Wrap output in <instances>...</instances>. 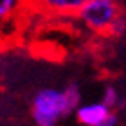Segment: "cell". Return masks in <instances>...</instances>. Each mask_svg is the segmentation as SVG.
<instances>
[{
  "mask_svg": "<svg viewBox=\"0 0 126 126\" xmlns=\"http://www.w3.org/2000/svg\"><path fill=\"white\" fill-rule=\"evenodd\" d=\"M70 112H74V108L68 103L65 88H42L31 103V115L36 126H56L61 117Z\"/></svg>",
  "mask_w": 126,
  "mask_h": 126,
  "instance_id": "6da1fadb",
  "label": "cell"
},
{
  "mask_svg": "<svg viewBox=\"0 0 126 126\" xmlns=\"http://www.w3.org/2000/svg\"><path fill=\"white\" fill-rule=\"evenodd\" d=\"M119 15L121 7L117 0H88L74 18L85 31L108 36V31Z\"/></svg>",
  "mask_w": 126,
  "mask_h": 126,
  "instance_id": "7a4b0ae2",
  "label": "cell"
},
{
  "mask_svg": "<svg viewBox=\"0 0 126 126\" xmlns=\"http://www.w3.org/2000/svg\"><path fill=\"white\" fill-rule=\"evenodd\" d=\"M31 2L47 15L68 18V16H76L88 0H31Z\"/></svg>",
  "mask_w": 126,
  "mask_h": 126,
  "instance_id": "3957f363",
  "label": "cell"
},
{
  "mask_svg": "<svg viewBox=\"0 0 126 126\" xmlns=\"http://www.w3.org/2000/svg\"><path fill=\"white\" fill-rule=\"evenodd\" d=\"M112 113V108L106 103H87V105H79L76 110V119L83 126H103L106 117Z\"/></svg>",
  "mask_w": 126,
  "mask_h": 126,
  "instance_id": "277c9868",
  "label": "cell"
},
{
  "mask_svg": "<svg viewBox=\"0 0 126 126\" xmlns=\"http://www.w3.org/2000/svg\"><path fill=\"white\" fill-rule=\"evenodd\" d=\"M27 0H0V18L9 20L20 11V7Z\"/></svg>",
  "mask_w": 126,
  "mask_h": 126,
  "instance_id": "5b68a950",
  "label": "cell"
},
{
  "mask_svg": "<svg viewBox=\"0 0 126 126\" xmlns=\"http://www.w3.org/2000/svg\"><path fill=\"white\" fill-rule=\"evenodd\" d=\"M101 101L106 103L110 108H115V106H119L121 97H119V92L112 87V85H108V87L105 88V92H103V99H101Z\"/></svg>",
  "mask_w": 126,
  "mask_h": 126,
  "instance_id": "8992f818",
  "label": "cell"
},
{
  "mask_svg": "<svg viewBox=\"0 0 126 126\" xmlns=\"http://www.w3.org/2000/svg\"><path fill=\"white\" fill-rule=\"evenodd\" d=\"M124 32H126V16L121 13L117 16V20L112 24L110 31H108V36H121Z\"/></svg>",
  "mask_w": 126,
  "mask_h": 126,
  "instance_id": "52a82bcc",
  "label": "cell"
},
{
  "mask_svg": "<svg viewBox=\"0 0 126 126\" xmlns=\"http://www.w3.org/2000/svg\"><path fill=\"white\" fill-rule=\"evenodd\" d=\"M117 121H119V119H117V115L112 112L110 115L106 117V121H105V124H103V126H117Z\"/></svg>",
  "mask_w": 126,
  "mask_h": 126,
  "instance_id": "ba28073f",
  "label": "cell"
}]
</instances>
